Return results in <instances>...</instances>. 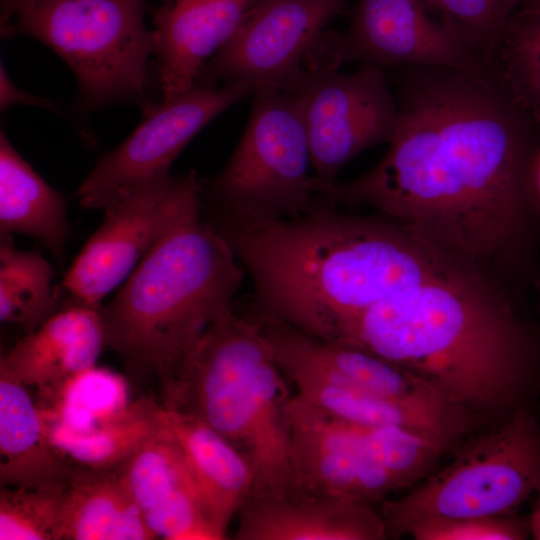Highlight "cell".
I'll return each instance as SVG.
<instances>
[{
  "label": "cell",
  "instance_id": "6da1fadb",
  "mask_svg": "<svg viewBox=\"0 0 540 540\" xmlns=\"http://www.w3.org/2000/svg\"><path fill=\"white\" fill-rule=\"evenodd\" d=\"M405 69L387 152L356 179L316 181L318 199L371 207L447 258L521 240L540 130L488 71Z\"/></svg>",
  "mask_w": 540,
  "mask_h": 540
},
{
  "label": "cell",
  "instance_id": "7a4b0ae2",
  "mask_svg": "<svg viewBox=\"0 0 540 540\" xmlns=\"http://www.w3.org/2000/svg\"><path fill=\"white\" fill-rule=\"evenodd\" d=\"M209 223L250 278L261 313L332 342L372 306L452 269L395 221L320 200L292 218Z\"/></svg>",
  "mask_w": 540,
  "mask_h": 540
},
{
  "label": "cell",
  "instance_id": "3957f363",
  "mask_svg": "<svg viewBox=\"0 0 540 540\" xmlns=\"http://www.w3.org/2000/svg\"><path fill=\"white\" fill-rule=\"evenodd\" d=\"M337 343L410 371L470 411L511 402L530 357L513 316L454 268L372 306Z\"/></svg>",
  "mask_w": 540,
  "mask_h": 540
},
{
  "label": "cell",
  "instance_id": "277c9868",
  "mask_svg": "<svg viewBox=\"0 0 540 540\" xmlns=\"http://www.w3.org/2000/svg\"><path fill=\"white\" fill-rule=\"evenodd\" d=\"M245 276L201 211L166 234L101 305L106 345L131 373L155 375L166 396L206 330L233 310Z\"/></svg>",
  "mask_w": 540,
  "mask_h": 540
},
{
  "label": "cell",
  "instance_id": "5b68a950",
  "mask_svg": "<svg viewBox=\"0 0 540 540\" xmlns=\"http://www.w3.org/2000/svg\"><path fill=\"white\" fill-rule=\"evenodd\" d=\"M287 377L256 318L234 310L203 334L163 406L230 440L254 472L253 497L293 492Z\"/></svg>",
  "mask_w": 540,
  "mask_h": 540
},
{
  "label": "cell",
  "instance_id": "8992f818",
  "mask_svg": "<svg viewBox=\"0 0 540 540\" xmlns=\"http://www.w3.org/2000/svg\"><path fill=\"white\" fill-rule=\"evenodd\" d=\"M143 0H28L1 27L50 47L74 73L79 103L93 109L132 102L147 112L152 38Z\"/></svg>",
  "mask_w": 540,
  "mask_h": 540
},
{
  "label": "cell",
  "instance_id": "52a82bcc",
  "mask_svg": "<svg viewBox=\"0 0 540 540\" xmlns=\"http://www.w3.org/2000/svg\"><path fill=\"white\" fill-rule=\"evenodd\" d=\"M246 129L228 162L206 186L209 219H286L317 202L307 134L296 102L261 87Z\"/></svg>",
  "mask_w": 540,
  "mask_h": 540
},
{
  "label": "cell",
  "instance_id": "ba28073f",
  "mask_svg": "<svg viewBox=\"0 0 540 540\" xmlns=\"http://www.w3.org/2000/svg\"><path fill=\"white\" fill-rule=\"evenodd\" d=\"M540 492V426L518 411L503 426L466 443L420 487L385 500L381 516L395 536L424 520L511 516Z\"/></svg>",
  "mask_w": 540,
  "mask_h": 540
},
{
  "label": "cell",
  "instance_id": "9c48e42d",
  "mask_svg": "<svg viewBox=\"0 0 540 540\" xmlns=\"http://www.w3.org/2000/svg\"><path fill=\"white\" fill-rule=\"evenodd\" d=\"M103 209L62 283L73 303L97 309L166 234L201 213L202 184L194 171L169 174L120 192Z\"/></svg>",
  "mask_w": 540,
  "mask_h": 540
},
{
  "label": "cell",
  "instance_id": "30bf717a",
  "mask_svg": "<svg viewBox=\"0 0 540 540\" xmlns=\"http://www.w3.org/2000/svg\"><path fill=\"white\" fill-rule=\"evenodd\" d=\"M297 104L317 182L328 184L364 150L390 140L398 106L383 68L363 64L353 73L302 68L281 88Z\"/></svg>",
  "mask_w": 540,
  "mask_h": 540
},
{
  "label": "cell",
  "instance_id": "8fae6325",
  "mask_svg": "<svg viewBox=\"0 0 540 540\" xmlns=\"http://www.w3.org/2000/svg\"><path fill=\"white\" fill-rule=\"evenodd\" d=\"M425 0H357L345 32L324 30L306 55L313 68L358 61L381 68L456 67L486 71Z\"/></svg>",
  "mask_w": 540,
  "mask_h": 540
},
{
  "label": "cell",
  "instance_id": "7c38bea8",
  "mask_svg": "<svg viewBox=\"0 0 540 540\" xmlns=\"http://www.w3.org/2000/svg\"><path fill=\"white\" fill-rule=\"evenodd\" d=\"M245 82L222 87L195 86L153 105L116 148L105 153L77 190L85 208H104L120 192L169 175V169L192 138L223 111L253 93Z\"/></svg>",
  "mask_w": 540,
  "mask_h": 540
},
{
  "label": "cell",
  "instance_id": "4fadbf2b",
  "mask_svg": "<svg viewBox=\"0 0 540 540\" xmlns=\"http://www.w3.org/2000/svg\"><path fill=\"white\" fill-rule=\"evenodd\" d=\"M345 0H256L241 25L203 66L196 86L245 82L283 88ZM254 92V91H253Z\"/></svg>",
  "mask_w": 540,
  "mask_h": 540
},
{
  "label": "cell",
  "instance_id": "5bb4252c",
  "mask_svg": "<svg viewBox=\"0 0 540 540\" xmlns=\"http://www.w3.org/2000/svg\"><path fill=\"white\" fill-rule=\"evenodd\" d=\"M293 492L370 504L400 488L349 424L293 395L288 404Z\"/></svg>",
  "mask_w": 540,
  "mask_h": 540
},
{
  "label": "cell",
  "instance_id": "9a60e30c",
  "mask_svg": "<svg viewBox=\"0 0 540 540\" xmlns=\"http://www.w3.org/2000/svg\"><path fill=\"white\" fill-rule=\"evenodd\" d=\"M261 328L287 379L309 376L431 409L460 407L410 371L359 348L311 336L271 317L262 319Z\"/></svg>",
  "mask_w": 540,
  "mask_h": 540
},
{
  "label": "cell",
  "instance_id": "2e32d148",
  "mask_svg": "<svg viewBox=\"0 0 540 540\" xmlns=\"http://www.w3.org/2000/svg\"><path fill=\"white\" fill-rule=\"evenodd\" d=\"M115 469L156 538L219 540L183 454L164 422Z\"/></svg>",
  "mask_w": 540,
  "mask_h": 540
},
{
  "label": "cell",
  "instance_id": "e0dca14e",
  "mask_svg": "<svg viewBox=\"0 0 540 540\" xmlns=\"http://www.w3.org/2000/svg\"><path fill=\"white\" fill-rule=\"evenodd\" d=\"M256 0H171L157 9L151 30L162 101L196 86L208 59L237 31Z\"/></svg>",
  "mask_w": 540,
  "mask_h": 540
},
{
  "label": "cell",
  "instance_id": "ac0fdd59",
  "mask_svg": "<svg viewBox=\"0 0 540 540\" xmlns=\"http://www.w3.org/2000/svg\"><path fill=\"white\" fill-rule=\"evenodd\" d=\"M238 520V540H379L387 535L382 516L370 504L343 497H253Z\"/></svg>",
  "mask_w": 540,
  "mask_h": 540
},
{
  "label": "cell",
  "instance_id": "d6986e66",
  "mask_svg": "<svg viewBox=\"0 0 540 540\" xmlns=\"http://www.w3.org/2000/svg\"><path fill=\"white\" fill-rule=\"evenodd\" d=\"M104 345L99 309L72 303L2 356L0 375L46 391L93 367Z\"/></svg>",
  "mask_w": 540,
  "mask_h": 540
},
{
  "label": "cell",
  "instance_id": "ffe728a7",
  "mask_svg": "<svg viewBox=\"0 0 540 540\" xmlns=\"http://www.w3.org/2000/svg\"><path fill=\"white\" fill-rule=\"evenodd\" d=\"M161 416L183 454L218 539H225L232 519L253 495L255 477L248 458L190 413L162 405Z\"/></svg>",
  "mask_w": 540,
  "mask_h": 540
},
{
  "label": "cell",
  "instance_id": "44dd1931",
  "mask_svg": "<svg viewBox=\"0 0 540 540\" xmlns=\"http://www.w3.org/2000/svg\"><path fill=\"white\" fill-rule=\"evenodd\" d=\"M66 458L26 386L0 375L1 487L66 486L77 471Z\"/></svg>",
  "mask_w": 540,
  "mask_h": 540
},
{
  "label": "cell",
  "instance_id": "7402d4cb",
  "mask_svg": "<svg viewBox=\"0 0 540 540\" xmlns=\"http://www.w3.org/2000/svg\"><path fill=\"white\" fill-rule=\"evenodd\" d=\"M297 395L328 414L361 425L398 426L427 436L448 448L470 424L465 408L431 409L403 403L358 388L309 376H294Z\"/></svg>",
  "mask_w": 540,
  "mask_h": 540
},
{
  "label": "cell",
  "instance_id": "603a6c76",
  "mask_svg": "<svg viewBox=\"0 0 540 540\" xmlns=\"http://www.w3.org/2000/svg\"><path fill=\"white\" fill-rule=\"evenodd\" d=\"M154 538L116 469L76 471L65 495L56 540Z\"/></svg>",
  "mask_w": 540,
  "mask_h": 540
},
{
  "label": "cell",
  "instance_id": "cb8c5ba5",
  "mask_svg": "<svg viewBox=\"0 0 540 540\" xmlns=\"http://www.w3.org/2000/svg\"><path fill=\"white\" fill-rule=\"evenodd\" d=\"M0 233L29 236L60 261L70 227L64 196L52 188L0 132Z\"/></svg>",
  "mask_w": 540,
  "mask_h": 540
},
{
  "label": "cell",
  "instance_id": "d4e9b609",
  "mask_svg": "<svg viewBox=\"0 0 540 540\" xmlns=\"http://www.w3.org/2000/svg\"><path fill=\"white\" fill-rule=\"evenodd\" d=\"M162 405L140 398L86 431H74L47 417L54 445L83 468L115 469L162 427Z\"/></svg>",
  "mask_w": 540,
  "mask_h": 540
},
{
  "label": "cell",
  "instance_id": "484cf974",
  "mask_svg": "<svg viewBox=\"0 0 540 540\" xmlns=\"http://www.w3.org/2000/svg\"><path fill=\"white\" fill-rule=\"evenodd\" d=\"M54 270L39 253L16 249L10 236H1L0 319L20 325L26 334L58 311L52 286Z\"/></svg>",
  "mask_w": 540,
  "mask_h": 540
},
{
  "label": "cell",
  "instance_id": "4316f807",
  "mask_svg": "<svg viewBox=\"0 0 540 540\" xmlns=\"http://www.w3.org/2000/svg\"><path fill=\"white\" fill-rule=\"evenodd\" d=\"M491 71L540 130V2L527 0L513 14Z\"/></svg>",
  "mask_w": 540,
  "mask_h": 540
},
{
  "label": "cell",
  "instance_id": "83f0119b",
  "mask_svg": "<svg viewBox=\"0 0 540 540\" xmlns=\"http://www.w3.org/2000/svg\"><path fill=\"white\" fill-rule=\"evenodd\" d=\"M348 424L369 455L400 488L421 478L447 449L434 439L402 427Z\"/></svg>",
  "mask_w": 540,
  "mask_h": 540
},
{
  "label": "cell",
  "instance_id": "f1b7e54d",
  "mask_svg": "<svg viewBox=\"0 0 540 540\" xmlns=\"http://www.w3.org/2000/svg\"><path fill=\"white\" fill-rule=\"evenodd\" d=\"M479 60L491 67L505 29L526 0H425Z\"/></svg>",
  "mask_w": 540,
  "mask_h": 540
},
{
  "label": "cell",
  "instance_id": "f546056e",
  "mask_svg": "<svg viewBox=\"0 0 540 540\" xmlns=\"http://www.w3.org/2000/svg\"><path fill=\"white\" fill-rule=\"evenodd\" d=\"M68 485L1 487L0 540H56Z\"/></svg>",
  "mask_w": 540,
  "mask_h": 540
},
{
  "label": "cell",
  "instance_id": "4dcf8cb0",
  "mask_svg": "<svg viewBox=\"0 0 540 540\" xmlns=\"http://www.w3.org/2000/svg\"><path fill=\"white\" fill-rule=\"evenodd\" d=\"M417 540H521L530 533L529 520L511 516L433 518L413 525Z\"/></svg>",
  "mask_w": 540,
  "mask_h": 540
},
{
  "label": "cell",
  "instance_id": "1f68e13d",
  "mask_svg": "<svg viewBox=\"0 0 540 540\" xmlns=\"http://www.w3.org/2000/svg\"><path fill=\"white\" fill-rule=\"evenodd\" d=\"M14 104H26L38 106L51 111H57L58 107L50 99L35 96L18 88L9 78L6 70L1 63L0 68V108L5 111Z\"/></svg>",
  "mask_w": 540,
  "mask_h": 540
},
{
  "label": "cell",
  "instance_id": "d6a6232c",
  "mask_svg": "<svg viewBox=\"0 0 540 540\" xmlns=\"http://www.w3.org/2000/svg\"><path fill=\"white\" fill-rule=\"evenodd\" d=\"M529 190L532 200L540 205V144L536 147L529 171Z\"/></svg>",
  "mask_w": 540,
  "mask_h": 540
},
{
  "label": "cell",
  "instance_id": "836d02e7",
  "mask_svg": "<svg viewBox=\"0 0 540 540\" xmlns=\"http://www.w3.org/2000/svg\"><path fill=\"white\" fill-rule=\"evenodd\" d=\"M28 0H0L1 27L7 25L13 18L17 9Z\"/></svg>",
  "mask_w": 540,
  "mask_h": 540
},
{
  "label": "cell",
  "instance_id": "e575fe53",
  "mask_svg": "<svg viewBox=\"0 0 540 540\" xmlns=\"http://www.w3.org/2000/svg\"><path fill=\"white\" fill-rule=\"evenodd\" d=\"M529 520L530 533L537 540H540V492L537 493Z\"/></svg>",
  "mask_w": 540,
  "mask_h": 540
},
{
  "label": "cell",
  "instance_id": "d590c367",
  "mask_svg": "<svg viewBox=\"0 0 540 540\" xmlns=\"http://www.w3.org/2000/svg\"><path fill=\"white\" fill-rule=\"evenodd\" d=\"M532 1H537V2H540V0H532Z\"/></svg>",
  "mask_w": 540,
  "mask_h": 540
}]
</instances>
